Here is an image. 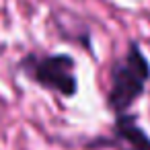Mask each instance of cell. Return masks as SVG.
<instances>
[{"label":"cell","mask_w":150,"mask_h":150,"mask_svg":"<svg viewBox=\"0 0 150 150\" xmlns=\"http://www.w3.org/2000/svg\"><path fill=\"white\" fill-rule=\"evenodd\" d=\"M150 78V62L140 50L138 41H129L127 54L121 62H117L111 70V88L107 95V107L121 115L132 103L144 93L146 82Z\"/></svg>","instance_id":"cell-1"},{"label":"cell","mask_w":150,"mask_h":150,"mask_svg":"<svg viewBox=\"0 0 150 150\" xmlns=\"http://www.w3.org/2000/svg\"><path fill=\"white\" fill-rule=\"evenodd\" d=\"M76 62L68 54H54V56H35L29 54L19 62V70L35 80L39 86L54 91L62 97H74L78 91L76 78Z\"/></svg>","instance_id":"cell-2"},{"label":"cell","mask_w":150,"mask_h":150,"mask_svg":"<svg viewBox=\"0 0 150 150\" xmlns=\"http://www.w3.org/2000/svg\"><path fill=\"white\" fill-rule=\"evenodd\" d=\"M113 136L127 150H150V138L138 125L136 115H129V113L117 115L113 123Z\"/></svg>","instance_id":"cell-3"}]
</instances>
